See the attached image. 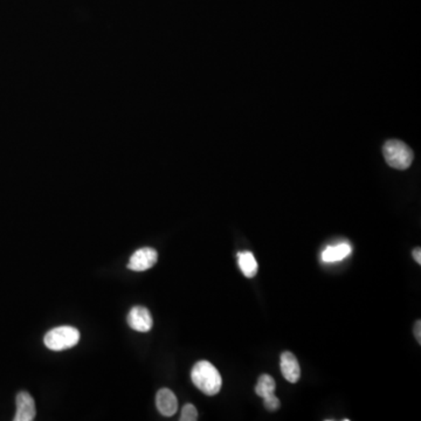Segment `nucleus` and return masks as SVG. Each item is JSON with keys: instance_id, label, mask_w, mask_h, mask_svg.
<instances>
[{"instance_id": "f257e3e1", "label": "nucleus", "mask_w": 421, "mask_h": 421, "mask_svg": "<svg viewBox=\"0 0 421 421\" xmlns=\"http://www.w3.org/2000/svg\"><path fill=\"white\" fill-rule=\"evenodd\" d=\"M191 379L196 388L206 396H216L223 386V378L217 367L207 361H199L192 367Z\"/></svg>"}, {"instance_id": "f03ea898", "label": "nucleus", "mask_w": 421, "mask_h": 421, "mask_svg": "<svg viewBox=\"0 0 421 421\" xmlns=\"http://www.w3.org/2000/svg\"><path fill=\"white\" fill-rule=\"evenodd\" d=\"M383 155L388 166L397 170H406L411 166L415 155L411 148L404 142L391 139L383 146Z\"/></svg>"}, {"instance_id": "7ed1b4c3", "label": "nucleus", "mask_w": 421, "mask_h": 421, "mask_svg": "<svg viewBox=\"0 0 421 421\" xmlns=\"http://www.w3.org/2000/svg\"><path fill=\"white\" fill-rule=\"evenodd\" d=\"M80 340V331L74 327L64 325L48 331L45 336V345L52 351H64L74 347Z\"/></svg>"}, {"instance_id": "20e7f679", "label": "nucleus", "mask_w": 421, "mask_h": 421, "mask_svg": "<svg viewBox=\"0 0 421 421\" xmlns=\"http://www.w3.org/2000/svg\"><path fill=\"white\" fill-rule=\"evenodd\" d=\"M158 260V253L151 247H143L136 250L130 258L128 268L134 272H144L155 266Z\"/></svg>"}, {"instance_id": "39448f33", "label": "nucleus", "mask_w": 421, "mask_h": 421, "mask_svg": "<svg viewBox=\"0 0 421 421\" xmlns=\"http://www.w3.org/2000/svg\"><path fill=\"white\" fill-rule=\"evenodd\" d=\"M129 327L132 330L139 331V333H149L154 327V320H152L151 313L145 307L136 306L132 308L128 313Z\"/></svg>"}, {"instance_id": "423d86ee", "label": "nucleus", "mask_w": 421, "mask_h": 421, "mask_svg": "<svg viewBox=\"0 0 421 421\" xmlns=\"http://www.w3.org/2000/svg\"><path fill=\"white\" fill-rule=\"evenodd\" d=\"M37 415V408L33 397L28 392H21L17 396V412L14 421H33Z\"/></svg>"}, {"instance_id": "0eeeda50", "label": "nucleus", "mask_w": 421, "mask_h": 421, "mask_svg": "<svg viewBox=\"0 0 421 421\" xmlns=\"http://www.w3.org/2000/svg\"><path fill=\"white\" fill-rule=\"evenodd\" d=\"M156 405L159 413L164 417H172L178 411V400L175 394L168 388H161L156 396Z\"/></svg>"}, {"instance_id": "6e6552de", "label": "nucleus", "mask_w": 421, "mask_h": 421, "mask_svg": "<svg viewBox=\"0 0 421 421\" xmlns=\"http://www.w3.org/2000/svg\"><path fill=\"white\" fill-rule=\"evenodd\" d=\"M280 367L282 376L286 378V381L293 383V384L299 381L301 377V367L295 354H292L289 351L283 352L281 354Z\"/></svg>"}, {"instance_id": "1a4fd4ad", "label": "nucleus", "mask_w": 421, "mask_h": 421, "mask_svg": "<svg viewBox=\"0 0 421 421\" xmlns=\"http://www.w3.org/2000/svg\"><path fill=\"white\" fill-rule=\"evenodd\" d=\"M238 265L245 277L248 279L255 277L259 272V266L256 263L255 256L250 250L238 253Z\"/></svg>"}, {"instance_id": "9d476101", "label": "nucleus", "mask_w": 421, "mask_h": 421, "mask_svg": "<svg viewBox=\"0 0 421 421\" xmlns=\"http://www.w3.org/2000/svg\"><path fill=\"white\" fill-rule=\"evenodd\" d=\"M352 252L349 243H340L336 246L328 247L327 250L322 253V261L324 263H337L340 260L345 259Z\"/></svg>"}, {"instance_id": "9b49d317", "label": "nucleus", "mask_w": 421, "mask_h": 421, "mask_svg": "<svg viewBox=\"0 0 421 421\" xmlns=\"http://www.w3.org/2000/svg\"><path fill=\"white\" fill-rule=\"evenodd\" d=\"M275 390H277V383H275L272 376H270V374L260 376L259 381H258V384L255 386V393L259 397H267L270 394L275 393Z\"/></svg>"}, {"instance_id": "f8f14e48", "label": "nucleus", "mask_w": 421, "mask_h": 421, "mask_svg": "<svg viewBox=\"0 0 421 421\" xmlns=\"http://www.w3.org/2000/svg\"><path fill=\"white\" fill-rule=\"evenodd\" d=\"M198 420V411L196 406L192 404L184 405L180 415V421H196Z\"/></svg>"}, {"instance_id": "ddd939ff", "label": "nucleus", "mask_w": 421, "mask_h": 421, "mask_svg": "<svg viewBox=\"0 0 421 421\" xmlns=\"http://www.w3.org/2000/svg\"><path fill=\"white\" fill-rule=\"evenodd\" d=\"M263 405L266 410L270 412H275L281 408V403L279 398L275 396V393L270 394L267 397H263Z\"/></svg>"}, {"instance_id": "4468645a", "label": "nucleus", "mask_w": 421, "mask_h": 421, "mask_svg": "<svg viewBox=\"0 0 421 421\" xmlns=\"http://www.w3.org/2000/svg\"><path fill=\"white\" fill-rule=\"evenodd\" d=\"M415 340H418V343L421 344V321L418 320L415 322Z\"/></svg>"}, {"instance_id": "2eb2a0df", "label": "nucleus", "mask_w": 421, "mask_h": 421, "mask_svg": "<svg viewBox=\"0 0 421 421\" xmlns=\"http://www.w3.org/2000/svg\"><path fill=\"white\" fill-rule=\"evenodd\" d=\"M413 259H415V263L421 265V250L419 247H417V248H415V250H413Z\"/></svg>"}]
</instances>
